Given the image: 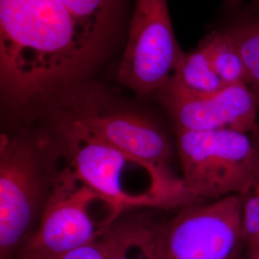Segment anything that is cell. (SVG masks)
Masks as SVG:
<instances>
[{
    "mask_svg": "<svg viewBox=\"0 0 259 259\" xmlns=\"http://www.w3.org/2000/svg\"><path fill=\"white\" fill-rule=\"evenodd\" d=\"M157 93L177 129H233L258 135L257 103L245 83L229 85L210 94H198L170 77Z\"/></svg>",
    "mask_w": 259,
    "mask_h": 259,
    "instance_id": "ba28073f",
    "label": "cell"
},
{
    "mask_svg": "<svg viewBox=\"0 0 259 259\" xmlns=\"http://www.w3.org/2000/svg\"><path fill=\"white\" fill-rule=\"evenodd\" d=\"M184 54L167 0H135L128 41L118 66L120 83L140 95L157 92L174 74Z\"/></svg>",
    "mask_w": 259,
    "mask_h": 259,
    "instance_id": "52a82bcc",
    "label": "cell"
},
{
    "mask_svg": "<svg viewBox=\"0 0 259 259\" xmlns=\"http://www.w3.org/2000/svg\"><path fill=\"white\" fill-rule=\"evenodd\" d=\"M106 242L105 236L76 250L68 251L52 259H105Z\"/></svg>",
    "mask_w": 259,
    "mask_h": 259,
    "instance_id": "9a60e30c",
    "label": "cell"
},
{
    "mask_svg": "<svg viewBox=\"0 0 259 259\" xmlns=\"http://www.w3.org/2000/svg\"><path fill=\"white\" fill-rule=\"evenodd\" d=\"M171 77L186 90L198 94H210L226 88L214 71L208 54L201 42L196 49L184 54Z\"/></svg>",
    "mask_w": 259,
    "mask_h": 259,
    "instance_id": "7c38bea8",
    "label": "cell"
},
{
    "mask_svg": "<svg viewBox=\"0 0 259 259\" xmlns=\"http://www.w3.org/2000/svg\"><path fill=\"white\" fill-rule=\"evenodd\" d=\"M243 237L242 197L188 206L157 229V259H237Z\"/></svg>",
    "mask_w": 259,
    "mask_h": 259,
    "instance_id": "8992f818",
    "label": "cell"
},
{
    "mask_svg": "<svg viewBox=\"0 0 259 259\" xmlns=\"http://www.w3.org/2000/svg\"><path fill=\"white\" fill-rule=\"evenodd\" d=\"M247 259H259V249L248 250Z\"/></svg>",
    "mask_w": 259,
    "mask_h": 259,
    "instance_id": "e0dca14e",
    "label": "cell"
},
{
    "mask_svg": "<svg viewBox=\"0 0 259 259\" xmlns=\"http://www.w3.org/2000/svg\"><path fill=\"white\" fill-rule=\"evenodd\" d=\"M241 0H225L226 2V6L229 9H235L239 6Z\"/></svg>",
    "mask_w": 259,
    "mask_h": 259,
    "instance_id": "2e32d148",
    "label": "cell"
},
{
    "mask_svg": "<svg viewBox=\"0 0 259 259\" xmlns=\"http://www.w3.org/2000/svg\"><path fill=\"white\" fill-rule=\"evenodd\" d=\"M253 249H259V240L257 242V244H256V246L254 247V248H252V249H249V250H253Z\"/></svg>",
    "mask_w": 259,
    "mask_h": 259,
    "instance_id": "ffe728a7",
    "label": "cell"
},
{
    "mask_svg": "<svg viewBox=\"0 0 259 259\" xmlns=\"http://www.w3.org/2000/svg\"><path fill=\"white\" fill-rule=\"evenodd\" d=\"M251 92L254 94V97H255V99H256L257 106H259V84H252V90H251Z\"/></svg>",
    "mask_w": 259,
    "mask_h": 259,
    "instance_id": "ac0fdd59",
    "label": "cell"
},
{
    "mask_svg": "<svg viewBox=\"0 0 259 259\" xmlns=\"http://www.w3.org/2000/svg\"><path fill=\"white\" fill-rule=\"evenodd\" d=\"M185 187L194 198L244 195L259 164L250 134L233 129H177Z\"/></svg>",
    "mask_w": 259,
    "mask_h": 259,
    "instance_id": "277c9868",
    "label": "cell"
},
{
    "mask_svg": "<svg viewBox=\"0 0 259 259\" xmlns=\"http://www.w3.org/2000/svg\"><path fill=\"white\" fill-rule=\"evenodd\" d=\"M121 0H0V75L12 99L48 95L101 53Z\"/></svg>",
    "mask_w": 259,
    "mask_h": 259,
    "instance_id": "6da1fadb",
    "label": "cell"
},
{
    "mask_svg": "<svg viewBox=\"0 0 259 259\" xmlns=\"http://www.w3.org/2000/svg\"><path fill=\"white\" fill-rule=\"evenodd\" d=\"M156 232L142 221L116 223L105 235V259H157Z\"/></svg>",
    "mask_w": 259,
    "mask_h": 259,
    "instance_id": "30bf717a",
    "label": "cell"
},
{
    "mask_svg": "<svg viewBox=\"0 0 259 259\" xmlns=\"http://www.w3.org/2000/svg\"><path fill=\"white\" fill-rule=\"evenodd\" d=\"M241 197L243 237L249 250L259 240V164L248 190Z\"/></svg>",
    "mask_w": 259,
    "mask_h": 259,
    "instance_id": "5bb4252c",
    "label": "cell"
},
{
    "mask_svg": "<svg viewBox=\"0 0 259 259\" xmlns=\"http://www.w3.org/2000/svg\"><path fill=\"white\" fill-rule=\"evenodd\" d=\"M57 114L58 122L92 139L168 169L171 148L161 131L139 113L112 105L96 88L74 91L61 104Z\"/></svg>",
    "mask_w": 259,
    "mask_h": 259,
    "instance_id": "5b68a950",
    "label": "cell"
},
{
    "mask_svg": "<svg viewBox=\"0 0 259 259\" xmlns=\"http://www.w3.org/2000/svg\"><path fill=\"white\" fill-rule=\"evenodd\" d=\"M125 209L67 165L56 178L38 228L19 258H55L91 244L110 232Z\"/></svg>",
    "mask_w": 259,
    "mask_h": 259,
    "instance_id": "3957f363",
    "label": "cell"
},
{
    "mask_svg": "<svg viewBox=\"0 0 259 259\" xmlns=\"http://www.w3.org/2000/svg\"><path fill=\"white\" fill-rule=\"evenodd\" d=\"M69 163L88 184L123 206L167 207L195 200L169 169L105 144L58 122Z\"/></svg>",
    "mask_w": 259,
    "mask_h": 259,
    "instance_id": "7a4b0ae2",
    "label": "cell"
},
{
    "mask_svg": "<svg viewBox=\"0 0 259 259\" xmlns=\"http://www.w3.org/2000/svg\"><path fill=\"white\" fill-rule=\"evenodd\" d=\"M259 0H253V9H258Z\"/></svg>",
    "mask_w": 259,
    "mask_h": 259,
    "instance_id": "d6986e66",
    "label": "cell"
},
{
    "mask_svg": "<svg viewBox=\"0 0 259 259\" xmlns=\"http://www.w3.org/2000/svg\"><path fill=\"white\" fill-rule=\"evenodd\" d=\"M216 74L226 87L250 83L247 67L231 36L226 32H212L201 41Z\"/></svg>",
    "mask_w": 259,
    "mask_h": 259,
    "instance_id": "8fae6325",
    "label": "cell"
},
{
    "mask_svg": "<svg viewBox=\"0 0 259 259\" xmlns=\"http://www.w3.org/2000/svg\"><path fill=\"white\" fill-rule=\"evenodd\" d=\"M40 192L37 161L30 147L0 138V258L10 259L23 242Z\"/></svg>",
    "mask_w": 259,
    "mask_h": 259,
    "instance_id": "9c48e42d",
    "label": "cell"
},
{
    "mask_svg": "<svg viewBox=\"0 0 259 259\" xmlns=\"http://www.w3.org/2000/svg\"><path fill=\"white\" fill-rule=\"evenodd\" d=\"M247 67L250 83L259 84V17L241 21L226 30Z\"/></svg>",
    "mask_w": 259,
    "mask_h": 259,
    "instance_id": "4fadbf2b",
    "label": "cell"
}]
</instances>
